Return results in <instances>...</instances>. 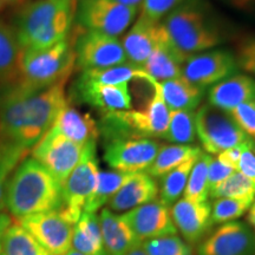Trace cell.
<instances>
[{
    "label": "cell",
    "instance_id": "obj_1",
    "mask_svg": "<svg viewBox=\"0 0 255 255\" xmlns=\"http://www.w3.org/2000/svg\"><path fill=\"white\" fill-rule=\"evenodd\" d=\"M62 81L40 91H28L17 83L0 88V137L30 150L49 131L68 104Z\"/></svg>",
    "mask_w": 255,
    "mask_h": 255
},
{
    "label": "cell",
    "instance_id": "obj_2",
    "mask_svg": "<svg viewBox=\"0 0 255 255\" xmlns=\"http://www.w3.org/2000/svg\"><path fill=\"white\" fill-rule=\"evenodd\" d=\"M161 25L170 46L184 62L189 56L215 49L225 41V32L206 0H183Z\"/></svg>",
    "mask_w": 255,
    "mask_h": 255
},
{
    "label": "cell",
    "instance_id": "obj_3",
    "mask_svg": "<svg viewBox=\"0 0 255 255\" xmlns=\"http://www.w3.org/2000/svg\"><path fill=\"white\" fill-rule=\"evenodd\" d=\"M62 184L37 159L26 157L9 177L5 207L19 220L39 213L57 212L62 206Z\"/></svg>",
    "mask_w": 255,
    "mask_h": 255
},
{
    "label": "cell",
    "instance_id": "obj_4",
    "mask_svg": "<svg viewBox=\"0 0 255 255\" xmlns=\"http://www.w3.org/2000/svg\"><path fill=\"white\" fill-rule=\"evenodd\" d=\"M78 0H33L19 9L14 32L21 49H45L68 38Z\"/></svg>",
    "mask_w": 255,
    "mask_h": 255
},
{
    "label": "cell",
    "instance_id": "obj_5",
    "mask_svg": "<svg viewBox=\"0 0 255 255\" xmlns=\"http://www.w3.org/2000/svg\"><path fill=\"white\" fill-rule=\"evenodd\" d=\"M149 84L154 89V94L145 109L103 114L98 128L105 142L127 138H162L167 130L170 111L162 97L159 83L154 79Z\"/></svg>",
    "mask_w": 255,
    "mask_h": 255
},
{
    "label": "cell",
    "instance_id": "obj_6",
    "mask_svg": "<svg viewBox=\"0 0 255 255\" xmlns=\"http://www.w3.org/2000/svg\"><path fill=\"white\" fill-rule=\"evenodd\" d=\"M75 66V52L68 38L45 49H26L21 53L15 83L28 91H40L68 81Z\"/></svg>",
    "mask_w": 255,
    "mask_h": 255
},
{
    "label": "cell",
    "instance_id": "obj_7",
    "mask_svg": "<svg viewBox=\"0 0 255 255\" xmlns=\"http://www.w3.org/2000/svg\"><path fill=\"white\" fill-rule=\"evenodd\" d=\"M96 142L91 141L84 145L78 164L63 186L62 206L57 212L72 226L81 219L85 203L95 189L101 171L96 156Z\"/></svg>",
    "mask_w": 255,
    "mask_h": 255
},
{
    "label": "cell",
    "instance_id": "obj_8",
    "mask_svg": "<svg viewBox=\"0 0 255 255\" xmlns=\"http://www.w3.org/2000/svg\"><path fill=\"white\" fill-rule=\"evenodd\" d=\"M196 136L207 154L219 155L233 146L251 142L231 114L210 104H203L195 113Z\"/></svg>",
    "mask_w": 255,
    "mask_h": 255
},
{
    "label": "cell",
    "instance_id": "obj_9",
    "mask_svg": "<svg viewBox=\"0 0 255 255\" xmlns=\"http://www.w3.org/2000/svg\"><path fill=\"white\" fill-rule=\"evenodd\" d=\"M138 13V8L115 0H78L76 19L85 31L119 38L129 30Z\"/></svg>",
    "mask_w": 255,
    "mask_h": 255
},
{
    "label": "cell",
    "instance_id": "obj_10",
    "mask_svg": "<svg viewBox=\"0 0 255 255\" xmlns=\"http://www.w3.org/2000/svg\"><path fill=\"white\" fill-rule=\"evenodd\" d=\"M238 72L235 55L226 49H212L195 53L182 64V77L203 90Z\"/></svg>",
    "mask_w": 255,
    "mask_h": 255
},
{
    "label": "cell",
    "instance_id": "obj_11",
    "mask_svg": "<svg viewBox=\"0 0 255 255\" xmlns=\"http://www.w3.org/2000/svg\"><path fill=\"white\" fill-rule=\"evenodd\" d=\"M72 46L76 66L82 71L110 68L128 63L122 43L116 37L84 30Z\"/></svg>",
    "mask_w": 255,
    "mask_h": 255
},
{
    "label": "cell",
    "instance_id": "obj_12",
    "mask_svg": "<svg viewBox=\"0 0 255 255\" xmlns=\"http://www.w3.org/2000/svg\"><path fill=\"white\" fill-rule=\"evenodd\" d=\"M84 146L70 141L60 133L50 129L33 146L32 157L44 165L62 184L78 164Z\"/></svg>",
    "mask_w": 255,
    "mask_h": 255
},
{
    "label": "cell",
    "instance_id": "obj_13",
    "mask_svg": "<svg viewBox=\"0 0 255 255\" xmlns=\"http://www.w3.org/2000/svg\"><path fill=\"white\" fill-rule=\"evenodd\" d=\"M161 146L151 138L115 139L105 144L104 159L114 170L144 173L154 162Z\"/></svg>",
    "mask_w": 255,
    "mask_h": 255
},
{
    "label": "cell",
    "instance_id": "obj_14",
    "mask_svg": "<svg viewBox=\"0 0 255 255\" xmlns=\"http://www.w3.org/2000/svg\"><path fill=\"white\" fill-rule=\"evenodd\" d=\"M19 225L51 255H65L71 250L73 226L58 212L26 216L20 219Z\"/></svg>",
    "mask_w": 255,
    "mask_h": 255
},
{
    "label": "cell",
    "instance_id": "obj_15",
    "mask_svg": "<svg viewBox=\"0 0 255 255\" xmlns=\"http://www.w3.org/2000/svg\"><path fill=\"white\" fill-rule=\"evenodd\" d=\"M197 255H255V234L245 222L222 223L201 242Z\"/></svg>",
    "mask_w": 255,
    "mask_h": 255
},
{
    "label": "cell",
    "instance_id": "obj_16",
    "mask_svg": "<svg viewBox=\"0 0 255 255\" xmlns=\"http://www.w3.org/2000/svg\"><path fill=\"white\" fill-rule=\"evenodd\" d=\"M123 216L136 237L142 242L177 234L170 208L159 200L136 207L126 212Z\"/></svg>",
    "mask_w": 255,
    "mask_h": 255
},
{
    "label": "cell",
    "instance_id": "obj_17",
    "mask_svg": "<svg viewBox=\"0 0 255 255\" xmlns=\"http://www.w3.org/2000/svg\"><path fill=\"white\" fill-rule=\"evenodd\" d=\"M72 95L77 101L103 114L131 109V95L128 84H100L79 76L73 85Z\"/></svg>",
    "mask_w": 255,
    "mask_h": 255
},
{
    "label": "cell",
    "instance_id": "obj_18",
    "mask_svg": "<svg viewBox=\"0 0 255 255\" xmlns=\"http://www.w3.org/2000/svg\"><path fill=\"white\" fill-rule=\"evenodd\" d=\"M170 212L177 232L189 244L201 240L213 226L212 205L208 201L196 202L183 197L174 203Z\"/></svg>",
    "mask_w": 255,
    "mask_h": 255
},
{
    "label": "cell",
    "instance_id": "obj_19",
    "mask_svg": "<svg viewBox=\"0 0 255 255\" xmlns=\"http://www.w3.org/2000/svg\"><path fill=\"white\" fill-rule=\"evenodd\" d=\"M208 104L226 113L238 105L255 101V79L246 73H237L209 88Z\"/></svg>",
    "mask_w": 255,
    "mask_h": 255
},
{
    "label": "cell",
    "instance_id": "obj_20",
    "mask_svg": "<svg viewBox=\"0 0 255 255\" xmlns=\"http://www.w3.org/2000/svg\"><path fill=\"white\" fill-rule=\"evenodd\" d=\"M159 36V23L137 17L121 40L128 63L142 66L154 51Z\"/></svg>",
    "mask_w": 255,
    "mask_h": 255
},
{
    "label": "cell",
    "instance_id": "obj_21",
    "mask_svg": "<svg viewBox=\"0 0 255 255\" xmlns=\"http://www.w3.org/2000/svg\"><path fill=\"white\" fill-rule=\"evenodd\" d=\"M98 218L108 255H126L133 247L142 244L130 228L123 214H116L109 208H104Z\"/></svg>",
    "mask_w": 255,
    "mask_h": 255
},
{
    "label": "cell",
    "instance_id": "obj_22",
    "mask_svg": "<svg viewBox=\"0 0 255 255\" xmlns=\"http://www.w3.org/2000/svg\"><path fill=\"white\" fill-rule=\"evenodd\" d=\"M158 196V184L146 173H136L109 201L114 213L129 212L136 207L152 202Z\"/></svg>",
    "mask_w": 255,
    "mask_h": 255
},
{
    "label": "cell",
    "instance_id": "obj_23",
    "mask_svg": "<svg viewBox=\"0 0 255 255\" xmlns=\"http://www.w3.org/2000/svg\"><path fill=\"white\" fill-rule=\"evenodd\" d=\"M51 129L82 146L91 141H97L100 136L98 122L94 117L90 114L81 113L69 104L60 110Z\"/></svg>",
    "mask_w": 255,
    "mask_h": 255
},
{
    "label": "cell",
    "instance_id": "obj_24",
    "mask_svg": "<svg viewBox=\"0 0 255 255\" xmlns=\"http://www.w3.org/2000/svg\"><path fill=\"white\" fill-rule=\"evenodd\" d=\"M183 63L184 59L170 46L163 27L159 23L157 44L141 68L155 81L164 82L182 77Z\"/></svg>",
    "mask_w": 255,
    "mask_h": 255
},
{
    "label": "cell",
    "instance_id": "obj_25",
    "mask_svg": "<svg viewBox=\"0 0 255 255\" xmlns=\"http://www.w3.org/2000/svg\"><path fill=\"white\" fill-rule=\"evenodd\" d=\"M158 83L169 111H195L205 95L203 89L191 84L183 77Z\"/></svg>",
    "mask_w": 255,
    "mask_h": 255
},
{
    "label": "cell",
    "instance_id": "obj_26",
    "mask_svg": "<svg viewBox=\"0 0 255 255\" xmlns=\"http://www.w3.org/2000/svg\"><path fill=\"white\" fill-rule=\"evenodd\" d=\"M71 248L84 255H108L98 215L83 213L78 222L73 226Z\"/></svg>",
    "mask_w": 255,
    "mask_h": 255
},
{
    "label": "cell",
    "instance_id": "obj_27",
    "mask_svg": "<svg viewBox=\"0 0 255 255\" xmlns=\"http://www.w3.org/2000/svg\"><path fill=\"white\" fill-rule=\"evenodd\" d=\"M23 49L13 26L0 20V83L2 85L17 82Z\"/></svg>",
    "mask_w": 255,
    "mask_h": 255
},
{
    "label": "cell",
    "instance_id": "obj_28",
    "mask_svg": "<svg viewBox=\"0 0 255 255\" xmlns=\"http://www.w3.org/2000/svg\"><path fill=\"white\" fill-rule=\"evenodd\" d=\"M202 152V149L200 146L191 144H171L161 146L154 162L145 173L154 178H159L189 158L199 157Z\"/></svg>",
    "mask_w": 255,
    "mask_h": 255
},
{
    "label": "cell",
    "instance_id": "obj_29",
    "mask_svg": "<svg viewBox=\"0 0 255 255\" xmlns=\"http://www.w3.org/2000/svg\"><path fill=\"white\" fill-rule=\"evenodd\" d=\"M133 176V174L111 170L100 171L97 183L84 207L85 213H95L113 199L115 194ZM83 212V213H84Z\"/></svg>",
    "mask_w": 255,
    "mask_h": 255
},
{
    "label": "cell",
    "instance_id": "obj_30",
    "mask_svg": "<svg viewBox=\"0 0 255 255\" xmlns=\"http://www.w3.org/2000/svg\"><path fill=\"white\" fill-rule=\"evenodd\" d=\"M81 77L88 79V81L107 85L129 84V82L132 79H143L148 83L152 81V78L141 66H137L131 63H124L121 65L104 69L84 70L81 73Z\"/></svg>",
    "mask_w": 255,
    "mask_h": 255
},
{
    "label": "cell",
    "instance_id": "obj_31",
    "mask_svg": "<svg viewBox=\"0 0 255 255\" xmlns=\"http://www.w3.org/2000/svg\"><path fill=\"white\" fill-rule=\"evenodd\" d=\"M197 158L199 157L189 158L161 177V184L158 187V195L161 202L170 207L178 201L181 195H183L188 177H189L191 169Z\"/></svg>",
    "mask_w": 255,
    "mask_h": 255
},
{
    "label": "cell",
    "instance_id": "obj_32",
    "mask_svg": "<svg viewBox=\"0 0 255 255\" xmlns=\"http://www.w3.org/2000/svg\"><path fill=\"white\" fill-rule=\"evenodd\" d=\"M0 255H51L31 237L19 223L12 226L5 233Z\"/></svg>",
    "mask_w": 255,
    "mask_h": 255
},
{
    "label": "cell",
    "instance_id": "obj_33",
    "mask_svg": "<svg viewBox=\"0 0 255 255\" xmlns=\"http://www.w3.org/2000/svg\"><path fill=\"white\" fill-rule=\"evenodd\" d=\"M195 111H170L167 130L162 138L173 144H190L196 139Z\"/></svg>",
    "mask_w": 255,
    "mask_h": 255
},
{
    "label": "cell",
    "instance_id": "obj_34",
    "mask_svg": "<svg viewBox=\"0 0 255 255\" xmlns=\"http://www.w3.org/2000/svg\"><path fill=\"white\" fill-rule=\"evenodd\" d=\"M212 156L207 152H202L196 159L195 164L191 169L183 197L196 202H206L209 197L208 188V167Z\"/></svg>",
    "mask_w": 255,
    "mask_h": 255
},
{
    "label": "cell",
    "instance_id": "obj_35",
    "mask_svg": "<svg viewBox=\"0 0 255 255\" xmlns=\"http://www.w3.org/2000/svg\"><path fill=\"white\" fill-rule=\"evenodd\" d=\"M30 150L0 137V210L5 207L6 186L14 169L27 157Z\"/></svg>",
    "mask_w": 255,
    "mask_h": 255
},
{
    "label": "cell",
    "instance_id": "obj_36",
    "mask_svg": "<svg viewBox=\"0 0 255 255\" xmlns=\"http://www.w3.org/2000/svg\"><path fill=\"white\" fill-rule=\"evenodd\" d=\"M209 196L213 199L229 197V199L253 201L255 197V186L237 170L215 189L210 191Z\"/></svg>",
    "mask_w": 255,
    "mask_h": 255
},
{
    "label": "cell",
    "instance_id": "obj_37",
    "mask_svg": "<svg viewBox=\"0 0 255 255\" xmlns=\"http://www.w3.org/2000/svg\"><path fill=\"white\" fill-rule=\"evenodd\" d=\"M253 201L229 199V197H221L215 199L212 205V222L226 223L235 221L241 218L245 213L248 212Z\"/></svg>",
    "mask_w": 255,
    "mask_h": 255
},
{
    "label": "cell",
    "instance_id": "obj_38",
    "mask_svg": "<svg viewBox=\"0 0 255 255\" xmlns=\"http://www.w3.org/2000/svg\"><path fill=\"white\" fill-rule=\"evenodd\" d=\"M148 255H191V248L176 235L150 239L142 242Z\"/></svg>",
    "mask_w": 255,
    "mask_h": 255
},
{
    "label": "cell",
    "instance_id": "obj_39",
    "mask_svg": "<svg viewBox=\"0 0 255 255\" xmlns=\"http://www.w3.org/2000/svg\"><path fill=\"white\" fill-rule=\"evenodd\" d=\"M182 1L183 0H143L138 15L152 23H161L173 9L182 4Z\"/></svg>",
    "mask_w": 255,
    "mask_h": 255
},
{
    "label": "cell",
    "instance_id": "obj_40",
    "mask_svg": "<svg viewBox=\"0 0 255 255\" xmlns=\"http://www.w3.org/2000/svg\"><path fill=\"white\" fill-rule=\"evenodd\" d=\"M234 55L239 70L255 79V36H247L239 40Z\"/></svg>",
    "mask_w": 255,
    "mask_h": 255
},
{
    "label": "cell",
    "instance_id": "obj_41",
    "mask_svg": "<svg viewBox=\"0 0 255 255\" xmlns=\"http://www.w3.org/2000/svg\"><path fill=\"white\" fill-rule=\"evenodd\" d=\"M229 114L242 131L255 142V101L238 105Z\"/></svg>",
    "mask_w": 255,
    "mask_h": 255
},
{
    "label": "cell",
    "instance_id": "obj_42",
    "mask_svg": "<svg viewBox=\"0 0 255 255\" xmlns=\"http://www.w3.org/2000/svg\"><path fill=\"white\" fill-rule=\"evenodd\" d=\"M234 169L228 167L218 158H212L208 167V188L209 193L213 189H215L219 184H221L226 178H228L231 175L234 173Z\"/></svg>",
    "mask_w": 255,
    "mask_h": 255
},
{
    "label": "cell",
    "instance_id": "obj_43",
    "mask_svg": "<svg viewBox=\"0 0 255 255\" xmlns=\"http://www.w3.org/2000/svg\"><path fill=\"white\" fill-rule=\"evenodd\" d=\"M255 143L247 145L242 151L237 170L255 186Z\"/></svg>",
    "mask_w": 255,
    "mask_h": 255
},
{
    "label": "cell",
    "instance_id": "obj_44",
    "mask_svg": "<svg viewBox=\"0 0 255 255\" xmlns=\"http://www.w3.org/2000/svg\"><path fill=\"white\" fill-rule=\"evenodd\" d=\"M253 143H255V142L251 141V142L244 143V144L233 146V148H229V149H227V150L220 152L216 158H218L219 161H221L222 163H225L226 165H228V167H231L234 169V170H237L238 163H239V161H240L242 151H244V149L246 148L247 145L253 144Z\"/></svg>",
    "mask_w": 255,
    "mask_h": 255
},
{
    "label": "cell",
    "instance_id": "obj_45",
    "mask_svg": "<svg viewBox=\"0 0 255 255\" xmlns=\"http://www.w3.org/2000/svg\"><path fill=\"white\" fill-rule=\"evenodd\" d=\"M235 11L251 15H255V0H219Z\"/></svg>",
    "mask_w": 255,
    "mask_h": 255
},
{
    "label": "cell",
    "instance_id": "obj_46",
    "mask_svg": "<svg viewBox=\"0 0 255 255\" xmlns=\"http://www.w3.org/2000/svg\"><path fill=\"white\" fill-rule=\"evenodd\" d=\"M12 223H13V221H12L11 216H9L7 213L0 210V253H1L2 241H4L5 233L7 232V229L9 227H11Z\"/></svg>",
    "mask_w": 255,
    "mask_h": 255
},
{
    "label": "cell",
    "instance_id": "obj_47",
    "mask_svg": "<svg viewBox=\"0 0 255 255\" xmlns=\"http://www.w3.org/2000/svg\"><path fill=\"white\" fill-rule=\"evenodd\" d=\"M26 0H0V11H4V9L11 7V6L20 5Z\"/></svg>",
    "mask_w": 255,
    "mask_h": 255
},
{
    "label": "cell",
    "instance_id": "obj_48",
    "mask_svg": "<svg viewBox=\"0 0 255 255\" xmlns=\"http://www.w3.org/2000/svg\"><path fill=\"white\" fill-rule=\"evenodd\" d=\"M115 1L120 2V4L129 6V7H133V8H141L143 0H115Z\"/></svg>",
    "mask_w": 255,
    "mask_h": 255
},
{
    "label": "cell",
    "instance_id": "obj_49",
    "mask_svg": "<svg viewBox=\"0 0 255 255\" xmlns=\"http://www.w3.org/2000/svg\"><path fill=\"white\" fill-rule=\"evenodd\" d=\"M247 221L250 225L255 229V197L252 202V205L248 209V215H247Z\"/></svg>",
    "mask_w": 255,
    "mask_h": 255
},
{
    "label": "cell",
    "instance_id": "obj_50",
    "mask_svg": "<svg viewBox=\"0 0 255 255\" xmlns=\"http://www.w3.org/2000/svg\"><path fill=\"white\" fill-rule=\"evenodd\" d=\"M126 255H148L146 254V252L144 251V248H143L142 244L138 245V246L133 247L131 251H129Z\"/></svg>",
    "mask_w": 255,
    "mask_h": 255
},
{
    "label": "cell",
    "instance_id": "obj_51",
    "mask_svg": "<svg viewBox=\"0 0 255 255\" xmlns=\"http://www.w3.org/2000/svg\"><path fill=\"white\" fill-rule=\"evenodd\" d=\"M65 255H84V254H82V253H79V252H77V251H75V250H70L68 253H66Z\"/></svg>",
    "mask_w": 255,
    "mask_h": 255
},
{
    "label": "cell",
    "instance_id": "obj_52",
    "mask_svg": "<svg viewBox=\"0 0 255 255\" xmlns=\"http://www.w3.org/2000/svg\"><path fill=\"white\" fill-rule=\"evenodd\" d=\"M254 151H255V148H254Z\"/></svg>",
    "mask_w": 255,
    "mask_h": 255
}]
</instances>
